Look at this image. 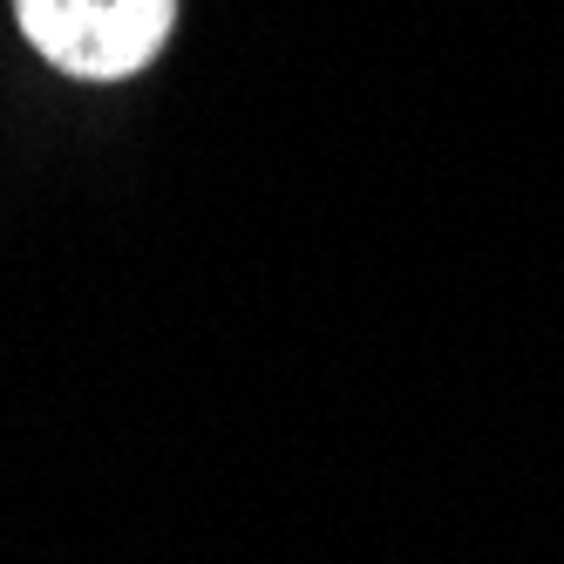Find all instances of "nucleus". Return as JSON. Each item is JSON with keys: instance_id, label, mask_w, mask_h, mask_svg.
Masks as SVG:
<instances>
[{"instance_id": "nucleus-1", "label": "nucleus", "mask_w": 564, "mask_h": 564, "mask_svg": "<svg viewBox=\"0 0 564 564\" xmlns=\"http://www.w3.org/2000/svg\"><path fill=\"white\" fill-rule=\"evenodd\" d=\"M14 21L55 68L83 83H123L171 42L177 0H14Z\"/></svg>"}]
</instances>
